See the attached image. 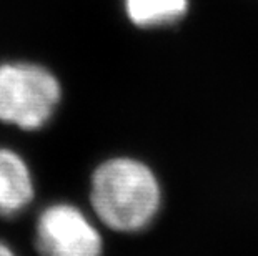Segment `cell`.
<instances>
[{
  "label": "cell",
  "mask_w": 258,
  "mask_h": 256,
  "mask_svg": "<svg viewBox=\"0 0 258 256\" xmlns=\"http://www.w3.org/2000/svg\"><path fill=\"white\" fill-rule=\"evenodd\" d=\"M163 192L157 173L134 156L103 160L90 178L95 220L115 233H140L162 210Z\"/></svg>",
  "instance_id": "obj_1"
},
{
  "label": "cell",
  "mask_w": 258,
  "mask_h": 256,
  "mask_svg": "<svg viewBox=\"0 0 258 256\" xmlns=\"http://www.w3.org/2000/svg\"><path fill=\"white\" fill-rule=\"evenodd\" d=\"M60 100V81L45 67L29 62L0 65V122L37 132L53 118Z\"/></svg>",
  "instance_id": "obj_2"
},
{
  "label": "cell",
  "mask_w": 258,
  "mask_h": 256,
  "mask_svg": "<svg viewBox=\"0 0 258 256\" xmlns=\"http://www.w3.org/2000/svg\"><path fill=\"white\" fill-rule=\"evenodd\" d=\"M35 248L40 256H102L103 236L98 221L80 206L55 201L38 213Z\"/></svg>",
  "instance_id": "obj_3"
},
{
  "label": "cell",
  "mask_w": 258,
  "mask_h": 256,
  "mask_svg": "<svg viewBox=\"0 0 258 256\" xmlns=\"http://www.w3.org/2000/svg\"><path fill=\"white\" fill-rule=\"evenodd\" d=\"M34 198L35 182L29 163L15 150L0 146V216H19Z\"/></svg>",
  "instance_id": "obj_4"
},
{
  "label": "cell",
  "mask_w": 258,
  "mask_h": 256,
  "mask_svg": "<svg viewBox=\"0 0 258 256\" xmlns=\"http://www.w3.org/2000/svg\"><path fill=\"white\" fill-rule=\"evenodd\" d=\"M128 19L139 27L173 24L188 10V0H125Z\"/></svg>",
  "instance_id": "obj_5"
},
{
  "label": "cell",
  "mask_w": 258,
  "mask_h": 256,
  "mask_svg": "<svg viewBox=\"0 0 258 256\" xmlns=\"http://www.w3.org/2000/svg\"><path fill=\"white\" fill-rule=\"evenodd\" d=\"M0 256H20L15 249L10 246L7 241H4V239H0Z\"/></svg>",
  "instance_id": "obj_6"
}]
</instances>
